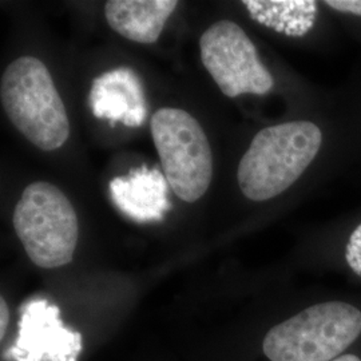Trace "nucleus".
I'll use <instances>...</instances> for the list:
<instances>
[{
    "instance_id": "obj_5",
    "label": "nucleus",
    "mask_w": 361,
    "mask_h": 361,
    "mask_svg": "<svg viewBox=\"0 0 361 361\" xmlns=\"http://www.w3.org/2000/svg\"><path fill=\"white\" fill-rule=\"evenodd\" d=\"M150 128L169 186L182 201H198L213 177L207 133L190 113L173 107L157 110Z\"/></svg>"
},
{
    "instance_id": "obj_12",
    "label": "nucleus",
    "mask_w": 361,
    "mask_h": 361,
    "mask_svg": "<svg viewBox=\"0 0 361 361\" xmlns=\"http://www.w3.org/2000/svg\"><path fill=\"white\" fill-rule=\"evenodd\" d=\"M324 3L336 11L361 16V0H326Z\"/></svg>"
},
{
    "instance_id": "obj_3",
    "label": "nucleus",
    "mask_w": 361,
    "mask_h": 361,
    "mask_svg": "<svg viewBox=\"0 0 361 361\" xmlns=\"http://www.w3.org/2000/svg\"><path fill=\"white\" fill-rule=\"evenodd\" d=\"M360 335V310L347 302L329 301L273 326L262 350L271 361H334Z\"/></svg>"
},
{
    "instance_id": "obj_1",
    "label": "nucleus",
    "mask_w": 361,
    "mask_h": 361,
    "mask_svg": "<svg viewBox=\"0 0 361 361\" xmlns=\"http://www.w3.org/2000/svg\"><path fill=\"white\" fill-rule=\"evenodd\" d=\"M322 143V130L308 121L286 122L258 131L237 170L241 192L255 202L284 193L308 169Z\"/></svg>"
},
{
    "instance_id": "obj_11",
    "label": "nucleus",
    "mask_w": 361,
    "mask_h": 361,
    "mask_svg": "<svg viewBox=\"0 0 361 361\" xmlns=\"http://www.w3.org/2000/svg\"><path fill=\"white\" fill-rule=\"evenodd\" d=\"M345 259L349 268L361 277V224L349 237L345 249Z\"/></svg>"
},
{
    "instance_id": "obj_13",
    "label": "nucleus",
    "mask_w": 361,
    "mask_h": 361,
    "mask_svg": "<svg viewBox=\"0 0 361 361\" xmlns=\"http://www.w3.org/2000/svg\"><path fill=\"white\" fill-rule=\"evenodd\" d=\"M8 323H10V310L6 300L1 297L0 298V338H3L6 335Z\"/></svg>"
},
{
    "instance_id": "obj_2",
    "label": "nucleus",
    "mask_w": 361,
    "mask_h": 361,
    "mask_svg": "<svg viewBox=\"0 0 361 361\" xmlns=\"http://www.w3.org/2000/svg\"><path fill=\"white\" fill-rule=\"evenodd\" d=\"M0 99L13 126L40 150H56L68 140L65 104L38 58L20 56L7 66L0 80Z\"/></svg>"
},
{
    "instance_id": "obj_6",
    "label": "nucleus",
    "mask_w": 361,
    "mask_h": 361,
    "mask_svg": "<svg viewBox=\"0 0 361 361\" xmlns=\"http://www.w3.org/2000/svg\"><path fill=\"white\" fill-rule=\"evenodd\" d=\"M200 51L202 65L229 98L264 95L274 86V78L261 63L256 46L232 20L224 19L207 27L200 39Z\"/></svg>"
},
{
    "instance_id": "obj_7",
    "label": "nucleus",
    "mask_w": 361,
    "mask_h": 361,
    "mask_svg": "<svg viewBox=\"0 0 361 361\" xmlns=\"http://www.w3.org/2000/svg\"><path fill=\"white\" fill-rule=\"evenodd\" d=\"M90 106L97 118L122 122L130 128L141 126L147 116L142 82L126 67L107 71L94 80Z\"/></svg>"
},
{
    "instance_id": "obj_8",
    "label": "nucleus",
    "mask_w": 361,
    "mask_h": 361,
    "mask_svg": "<svg viewBox=\"0 0 361 361\" xmlns=\"http://www.w3.org/2000/svg\"><path fill=\"white\" fill-rule=\"evenodd\" d=\"M168 180L157 169L140 168L110 182L111 200L130 219L159 221L170 210Z\"/></svg>"
},
{
    "instance_id": "obj_4",
    "label": "nucleus",
    "mask_w": 361,
    "mask_h": 361,
    "mask_svg": "<svg viewBox=\"0 0 361 361\" xmlns=\"http://www.w3.org/2000/svg\"><path fill=\"white\" fill-rule=\"evenodd\" d=\"M13 224L27 256L39 268L55 269L73 261L79 222L59 188L44 180L28 185L15 207Z\"/></svg>"
},
{
    "instance_id": "obj_10",
    "label": "nucleus",
    "mask_w": 361,
    "mask_h": 361,
    "mask_svg": "<svg viewBox=\"0 0 361 361\" xmlns=\"http://www.w3.org/2000/svg\"><path fill=\"white\" fill-rule=\"evenodd\" d=\"M250 18L288 37H302L314 25L317 3L312 0L257 1L245 0Z\"/></svg>"
},
{
    "instance_id": "obj_9",
    "label": "nucleus",
    "mask_w": 361,
    "mask_h": 361,
    "mask_svg": "<svg viewBox=\"0 0 361 361\" xmlns=\"http://www.w3.org/2000/svg\"><path fill=\"white\" fill-rule=\"evenodd\" d=\"M177 6L176 0H109L104 4V16L121 37L152 44L159 38Z\"/></svg>"
},
{
    "instance_id": "obj_14",
    "label": "nucleus",
    "mask_w": 361,
    "mask_h": 361,
    "mask_svg": "<svg viewBox=\"0 0 361 361\" xmlns=\"http://www.w3.org/2000/svg\"><path fill=\"white\" fill-rule=\"evenodd\" d=\"M334 361H361L360 357L355 356V355H344V356H340Z\"/></svg>"
}]
</instances>
